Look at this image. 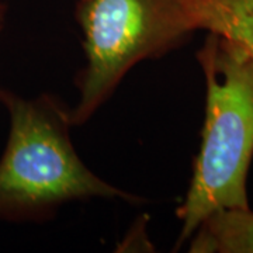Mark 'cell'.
Listing matches in <instances>:
<instances>
[{
  "label": "cell",
  "instance_id": "3957f363",
  "mask_svg": "<svg viewBox=\"0 0 253 253\" xmlns=\"http://www.w3.org/2000/svg\"><path fill=\"white\" fill-rule=\"evenodd\" d=\"M75 18L86 63L75 79L72 126L86 124L136 63L165 56L196 33L181 0H78Z\"/></svg>",
  "mask_w": 253,
  "mask_h": 253
},
{
  "label": "cell",
  "instance_id": "5b68a950",
  "mask_svg": "<svg viewBox=\"0 0 253 253\" xmlns=\"http://www.w3.org/2000/svg\"><path fill=\"white\" fill-rule=\"evenodd\" d=\"M196 31L226 37L253 55V0H181Z\"/></svg>",
  "mask_w": 253,
  "mask_h": 253
},
{
  "label": "cell",
  "instance_id": "8992f818",
  "mask_svg": "<svg viewBox=\"0 0 253 253\" xmlns=\"http://www.w3.org/2000/svg\"><path fill=\"white\" fill-rule=\"evenodd\" d=\"M4 16H6V7L3 3H0V30L4 26Z\"/></svg>",
  "mask_w": 253,
  "mask_h": 253
},
{
  "label": "cell",
  "instance_id": "6da1fadb",
  "mask_svg": "<svg viewBox=\"0 0 253 253\" xmlns=\"http://www.w3.org/2000/svg\"><path fill=\"white\" fill-rule=\"evenodd\" d=\"M206 79V117L186 197L176 210V248L200 222L224 208H248L253 158V55L239 42L208 33L197 51Z\"/></svg>",
  "mask_w": 253,
  "mask_h": 253
},
{
  "label": "cell",
  "instance_id": "7a4b0ae2",
  "mask_svg": "<svg viewBox=\"0 0 253 253\" xmlns=\"http://www.w3.org/2000/svg\"><path fill=\"white\" fill-rule=\"evenodd\" d=\"M10 135L0 161V218L42 219L72 201L139 197L100 179L82 162L69 129L71 109L52 94L24 100L0 90Z\"/></svg>",
  "mask_w": 253,
  "mask_h": 253
},
{
  "label": "cell",
  "instance_id": "277c9868",
  "mask_svg": "<svg viewBox=\"0 0 253 253\" xmlns=\"http://www.w3.org/2000/svg\"><path fill=\"white\" fill-rule=\"evenodd\" d=\"M191 253H253V211L224 208L206 217L190 236Z\"/></svg>",
  "mask_w": 253,
  "mask_h": 253
}]
</instances>
